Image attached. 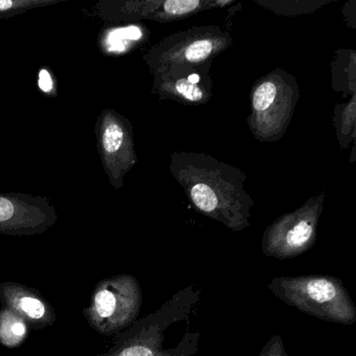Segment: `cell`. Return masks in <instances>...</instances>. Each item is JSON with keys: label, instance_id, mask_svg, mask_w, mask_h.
Wrapping results in <instances>:
<instances>
[{"label": "cell", "instance_id": "obj_11", "mask_svg": "<svg viewBox=\"0 0 356 356\" xmlns=\"http://www.w3.org/2000/svg\"><path fill=\"white\" fill-rule=\"evenodd\" d=\"M56 220L55 208L44 197L22 193H0V233L42 232Z\"/></svg>", "mask_w": 356, "mask_h": 356}, {"label": "cell", "instance_id": "obj_10", "mask_svg": "<svg viewBox=\"0 0 356 356\" xmlns=\"http://www.w3.org/2000/svg\"><path fill=\"white\" fill-rule=\"evenodd\" d=\"M210 67L211 65L174 66L154 72L152 93L160 101L205 105L213 95Z\"/></svg>", "mask_w": 356, "mask_h": 356}, {"label": "cell", "instance_id": "obj_4", "mask_svg": "<svg viewBox=\"0 0 356 356\" xmlns=\"http://www.w3.org/2000/svg\"><path fill=\"white\" fill-rule=\"evenodd\" d=\"M230 31L218 26H193L162 39L143 56L152 74L174 66L211 65L232 47Z\"/></svg>", "mask_w": 356, "mask_h": 356}, {"label": "cell", "instance_id": "obj_3", "mask_svg": "<svg viewBox=\"0 0 356 356\" xmlns=\"http://www.w3.org/2000/svg\"><path fill=\"white\" fill-rule=\"evenodd\" d=\"M251 112L247 122L260 143H277L291 124L300 99L297 79L282 68H276L254 83Z\"/></svg>", "mask_w": 356, "mask_h": 356}, {"label": "cell", "instance_id": "obj_6", "mask_svg": "<svg viewBox=\"0 0 356 356\" xmlns=\"http://www.w3.org/2000/svg\"><path fill=\"white\" fill-rule=\"evenodd\" d=\"M197 299L189 287L177 293L157 312L143 321V327L138 337L124 346L116 356H191L195 354L199 333L175 348L164 347V341L170 327L187 316L191 304Z\"/></svg>", "mask_w": 356, "mask_h": 356}, {"label": "cell", "instance_id": "obj_17", "mask_svg": "<svg viewBox=\"0 0 356 356\" xmlns=\"http://www.w3.org/2000/svg\"><path fill=\"white\" fill-rule=\"evenodd\" d=\"M58 3V0H0V17H9L34 8Z\"/></svg>", "mask_w": 356, "mask_h": 356}, {"label": "cell", "instance_id": "obj_18", "mask_svg": "<svg viewBox=\"0 0 356 356\" xmlns=\"http://www.w3.org/2000/svg\"><path fill=\"white\" fill-rule=\"evenodd\" d=\"M258 356H289L280 335H274L268 339Z\"/></svg>", "mask_w": 356, "mask_h": 356}, {"label": "cell", "instance_id": "obj_5", "mask_svg": "<svg viewBox=\"0 0 356 356\" xmlns=\"http://www.w3.org/2000/svg\"><path fill=\"white\" fill-rule=\"evenodd\" d=\"M324 202L323 191L308 199L295 211L276 218L262 235V253L268 257L286 260L312 249L316 241Z\"/></svg>", "mask_w": 356, "mask_h": 356}, {"label": "cell", "instance_id": "obj_9", "mask_svg": "<svg viewBox=\"0 0 356 356\" xmlns=\"http://www.w3.org/2000/svg\"><path fill=\"white\" fill-rule=\"evenodd\" d=\"M229 0H143L101 3V16L109 22L149 19L170 22L191 17L200 12L232 5Z\"/></svg>", "mask_w": 356, "mask_h": 356}, {"label": "cell", "instance_id": "obj_16", "mask_svg": "<svg viewBox=\"0 0 356 356\" xmlns=\"http://www.w3.org/2000/svg\"><path fill=\"white\" fill-rule=\"evenodd\" d=\"M257 3L277 15L297 16L316 11L328 1H257Z\"/></svg>", "mask_w": 356, "mask_h": 356}, {"label": "cell", "instance_id": "obj_1", "mask_svg": "<svg viewBox=\"0 0 356 356\" xmlns=\"http://www.w3.org/2000/svg\"><path fill=\"white\" fill-rule=\"evenodd\" d=\"M170 170L195 209L235 232L249 228L255 203L241 168L205 153L174 152Z\"/></svg>", "mask_w": 356, "mask_h": 356}, {"label": "cell", "instance_id": "obj_12", "mask_svg": "<svg viewBox=\"0 0 356 356\" xmlns=\"http://www.w3.org/2000/svg\"><path fill=\"white\" fill-rule=\"evenodd\" d=\"M3 299L9 306V309L19 314L22 318H28L31 322L49 321L51 314L47 304L32 291L13 284L3 285Z\"/></svg>", "mask_w": 356, "mask_h": 356}, {"label": "cell", "instance_id": "obj_15", "mask_svg": "<svg viewBox=\"0 0 356 356\" xmlns=\"http://www.w3.org/2000/svg\"><path fill=\"white\" fill-rule=\"evenodd\" d=\"M26 335L28 326L24 318L9 308L0 312V343L10 348L17 347Z\"/></svg>", "mask_w": 356, "mask_h": 356}, {"label": "cell", "instance_id": "obj_7", "mask_svg": "<svg viewBox=\"0 0 356 356\" xmlns=\"http://www.w3.org/2000/svg\"><path fill=\"white\" fill-rule=\"evenodd\" d=\"M141 304L143 293L136 279L122 275L97 285L87 316L99 332L112 334L136 320Z\"/></svg>", "mask_w": 356, "mask_h": 356}, {"label": "cell", "instance_id": "obj_8", "mask_svg": "<svg viewBox=\"0 0 356 356\" xmlns=\"http://www.w3.org/2000/svg\"><path fill=\"white\" fill-rule=\"evenodd\" d=\"M95 134L104 170L110 184L120 189L124 177L138 161L132 124L118 112L106 109L97 118Z\"/></svg>", "mask_w": 356, "mask_h": 356}, {"label": "cell", "instance_id": "obj_13", "mask_svg": "<svg viewBox=\"0 0 356 356\" xmlns=\"http://www.w3.org/2000/svg\"><path fill=\"white\" fill-rule=\"evenodd\" d=\"M355 53L352 49L337 51L332 66V88L343 95H354L356 90Z\"/></svg>", "mask_w": 356, "mask_h": 356}, {"label": "cell", "instance_id": "obj_14", "mask_svg": "<svg viewBox=\"0 0 356 356\" xmlns=\"http://www.w3.org/2000/svg\"><path fill=\"white\" fill-rule=\"evenodd\" d=\"M355 95H351L348 103L337 104L334 108V118L333 124L337 131V140L339 147L345 151L350 143L355 139Z\"/></svg>", "mask_w": 356, "mask_h": 356}, {"label": "cell", "instance_id": "obj_2", "mask_svg": "<svg viewBox=\"0 0 356 356\" xmlns=\"http://www.w3.org/2000/svg\"><path fill=\"white\" fill-rule=\"evenodd\" d=\"M268 289L281 301L309 316L327 322L352 325L356 307L343 281L326 275L277 277Z\"/></svg>", "mask_w": 356, "mask_h": 356}]
</instances>
